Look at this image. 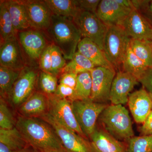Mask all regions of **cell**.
Returning a JSON list of instances; mask_svg holds the SVG:
<instances>
[{"mask_svg":"<svg viewBox=\"0 0 152 152\" xmlns=\"http://www.w3.org/2000/svg\"><path fill=\"white\" fill-rule=\"evenodd\" d=\"M16 127L29 145L41 152H68L51 126L40 118H18Z\"/></svg>","mask_w":152,"mask_h":152,"instance_id":"obj_1","label":"cell"},{"mask_svg":"<svg viewBox=\"0 0 152 152\" xmlns=\"http://www.w3.org/2000/svg\"><path fill=\"white\" fill-rule=\"evenodd\" d=\"M48 30L49 35L66 60H72L81 40L80 30L71 18L53 15Z\"/></svg>","mask_w":152,"mask_h":152,"instance_id":"obj_2","label":"cell"},{"mask_svg":"<svg viewBox=\"0 0 152 152\" xmlns=\"http://www.w3.org/2000/svg\"><path fill=\"white\" fill-rule=\"evenodd\" d=\"M98 120L104 130L118 140L127 141L134 137L129 111L123 105H108Z\"/></svg>","mask_w":152,"mask_h":152,"instance_id":"obj_3","label":"cell"},{"mask_svg":"<svg viewBox=\"0 0 152 152\" xmlns=\"http://www.w3.org/2000/svg\"><path fill=\"white\" fill-rule=\"evenodd\" d=\"M131 39L121 26H108L104 40L103 51L107 59L115 69L122 64L130 46Z\"/></svg>","mask_w":152,"mask_h":152,"instance_id":"obj_4","label":"cell"},{"mask_svg":"<svg viewBox=\"0 0 152 152\" xmlns=\"http://www.w3.org/2000/svg\"><path fill=\"white\" fill-rule=\"evenodd\" d=\"M74 113L80 127L87 137L96 129L97 121L108 105L93 102L90 99L72 102Z\"/></svg>","mask_w":152,"mask_h":152,"instance_id":"obj_5","label":"cell"},{"mask_svg":"<svg viewBox=\"0 0 152 152\" xmlns=\"http://www.w3.org/2000/svg\"><path fill=\"white\" fill-rule=\"evenodd\" d=\"M39 118L53 128L68 152H99L91 142L65 126L58 121L48 112Z\"/></svg>","mask_w":152,"mask_h":152,"instance_id":"obj_6","label":"cell"},{"mask_svg":"<svg viewBox=\"0 0 152 152\" xmlns=\"http://www.w3.org/2000/svg\"><path fill=\"white\" fill-rule=\"evenodd\" d=\"M133 9L132 0H101L96 15L107 26H120Z\"/></svg>","mask_w":152,"mask_h":152,"instance_id":"obj_7","label":"cell"},{"mask_svg":"<svg viewBox=\"0 0 152 152\" xmlns=\"http://www.w3.org/2000/svg\"><path fill=\"white\" fill-rule=\"evenodd\" d=\"M83 38L90 39L103 50L104 42L108 26L95 14L81 11L73 19Z\"/></svg>","mask_w":152,"mask_h":152,"instance_id":"obj_8","label":"cell"},{"mask_svg":"<svg viewBox=\"0 0 152 152\" xmlns=\"http://www.w3.org/2000/svg\"><path fill=\"white\" fill-rule=\"evenodd\" d=\"M47 96L48 100L49 113L65 126L86 138L76 119L72 101L55 94Z\"/></svg>","mask_w":152,"mask_h":152,"instance_id":"obj_9","label":"cell"},{"mask_svg":"<svg viewBox=\"0 0 152 152\" xmlns=\"http://www.w3.org/2000/svg\"><path fill=\"white\" fill-rule=\"evenodd\" d=\"M92 87L90 99L93 102L107 104L110 95L115 70L103 67H96L90 72Z\"/></svg>","mask_w":152,"mask_h":152,"instance_id":"obj_10","label":"cell"},{"mask_svg":"<svg viewBox=\"0 0 152 152\" xmlns=\"http://www.w3.org/2000/svg\"><path fill=\"white\" fill-rule=\"evenodd\" d=\"M38 76L32 68L26 67L22 70L8 96L14 107H20L32 94Z\"/></svg>","mask_w":152,"mask_h":152,"instance_id":"obj_11","label":"cell"},{"mask_svg":"<svg viewBox=\"0 0 152 152\" xmlns=\"http://www.w3.org/2000/svg\"><path fill=\"white\" fill-rule=\"evenodd\" d=\"M120 26L131 39L148 41L152 38L151 24L135 9H133Z\"/></svg>","mask_w":152,"mask_h":152,"instance_id":"obj_12","label":"cell"},{"mask_svg":"<svg viewBox=\"0 0 152 152\" xmlns=\"http://www.w3.org/2000/svg\"><path fill=\"white\" fill-rule=\"evenodd\" d=\"M134 76L124 71H119L114 78L110 95L111 104L128 103L130 93L138 83Z\"/></svg>","mask_w":152,"mask_h":152,"instance_id":"obj_13","label":"cell"},{"mask_svg":"<svg viewBox=\"0 0 152 152\" xmlns=\"http://www.w3.org/2000/svg\"><path fill=\"white\" fill-rule=\"evenodd\" d=\"M31 28L48 30L53 14L44 1H22Z\"/></svg>","mask_w":152,"mask_h":152,"instance_id":"obj_14","label":"cell"},{"mask_svg":"<svg viewBox=\"0 0 152 152\" xmlns=\"http://www.w3.org/2000/svg\"><path fill=\"white\" fill-rule=\"evenodd\" d=\"M18 39L9 40L1 43V66L22 71L26 67V62Z\"/></svg>","mask_w":152,"mask_h":152,"instance_id":"obj_15","label":"cell"},{"mask_svg":"<svg viewBox=\"0 0 152 152\" xmlns=\"http://www.w3.org/2000/svg\"><path fill=\"white\" fill-rule=\"evenodd\" d=\"M18 38L22 48L31 60L39 61L47 45L45 38L38 30L19 32Z\"/></svg>","mask_w":152,"mask_h":152,"instance_id":"obj_16","label":"cell"},{"mask_svg":"<svg viewBox=\"0 0 152 152\" xmlns=\"http://www.w3.org/2000/svg\"><path fill=\"white\" fill-rule=\"evenodd\" d=\"M128 104L135 121L138 124H143L151 112L152 99L144 88L130 94Z\"/></svg>","mask_w":152,"mask_h":152,"instance_id":"obj_17","label":"cell"},{"mask_svg":"<svg viewBox=\"0 0 152 152\" xmlns=\"http://www.w3.org/2000/svg\"><path fill=\"white\" fill-rule=\"evenodd\" d=\"M48 100L47 96L39 92H34L19 107L22 116L39 118L48 112Z\"/></svg>","mask_w":152,"mask_h":152,"instance_id":"obj_18","label":"cell"},{"mask_svg":"<svg viewBox=\"0 0 152 152\" xmlns=\"http://www.w3.org/2000/svg\"><path fill=\"white\" fill-rule=\"evenodd\" d=\"M77 51L89 60L96 67L115 69L113 66L107 59L104 51L88 38H82L78 45Z\"/></svg>","mask_w":152,"mask_h":152,"instance_id":"obj_19","label":"cell"},{"mask_svg":"<svg viewBox=\"0 0 152 152\" xmlns=\"http://www.w3.org/2000/svg\"><path fill=\"white\" fill-rule=\"evenodd\" d=\"M91 142L99 152H126V145L104 130L96 129L90 137Z\"/></svg>","mask_w":152,"mask_h":152,"instance_id":"obj_20","label":"cell"},{"mask_svg":"<svg viewBox=\"0 0 152 152\" xmlns=\"http://www.w3.org/2000/svg\"><path fill=\"white\" fill-rule=\"evenodd\" d=\"M5 3L18 33L31 28L22 1H5Z\"/></svg>","mask_w":152,"mask_h":152,"instance_id":"obj_21","label":"cell"},{"mask_svg":"<svg viewBox=\"0 0 152 152\" xmlns=\"http://www.w3.org/2000/svg\"><path fill=\"white\" fill-rule=\"evenodd\" d=\"M53 15L74 19L80 12L77 1L45 0Z\"/></svg>","mask_w":152,"mask_h":152,"instance_id":"obj_22","label":"cell"},{"mask_svg":"<svg viewBox=\"0 0 152 152\" xmlns=\"http://www.w3.org/2000/svg\"><path fill=\"white\" fill-rule=\"evenodd\" d=\"M0 144L12 151H20L28 145L16 127L10 129H0Z\"/></svg>","mask_w":152,"mask_h":152,"instance_id":"obj_23","label":"cell"},{"mask_svg":"<svg viewBox=\"0 0 152 152\" xmlns=\"http://www.w3.org/2000/svg\"><path fill=\"white\" fill-rule=\"evenodd\" d=\"M0 32L1 43L18 39V32L14 27L5 1L0 2Z\"/></svg>","mask_w":152,"mask_h":152,"instance_id":"obj_24","label":"cell"},{"mask_svg":"<svg viewBox=\"0 0 152 152\" xmlns=\"http://www.w3.org/2000/svg\"><path fill=\"white\" fill-rule=\"evenodd\" d=\"M123 71L131 74L139 80L148 68L138 58L129 47L122 63Z\"/></svg>","mask_w":152,"mask_h":152,"instance_id":"obj_25","label":"cell"},{"mask_svg":"<svg viewBox=\"0 0 152 152\" xmlns=\"http://www.w3.org/2000/svg\"><path fill=\"white\" fill-rule=\"evenodd\" d=\"M96 67L89 60L77 51L72 58L63 69L61 72L72 73L79 75L82 73L90 72Z\"/></svg>","mask_w":152,"mask_h":152,"instance_id":"obj_26","label":"cell"},{"mask_svg":"<svg viewBox=\"0 0 152 152\" xmlns=\"http://www.w3.org/2000/svg\"><path fill=\"white\" fill-rule=\"evenodd\" d=\"M22 71L0 66V91L1 97L8 96Z\"/></svg>","mask_w":152,"mask_h":152,"instance_id":"obj_27","label":"cell"},{"mask_svg":"<svg viewBox=\"0 0 152 152\" xmlns=\"http://www.w3.org/2000/svg\"><path fill=\"white\" fill-rule=\"evenodd\" d=\"M130 47L148 68L152 67V49L148 41L131 39Z\"/></svg>","mask_w":152,"mask_h":152,"instance_id":"obj_28","label":"cell"},{"mask_svg":"<svg viewBox=\"0 0 152 152\" xmlns=\"http://www.w3.org/2000/svg\"><path fill=\"white\" fill-rule=\"evenodd\" d=\"M92 87V81L90 72H86L78 75L74 101L90 99Z\"/></svg>","mask_w":152,"mask_h":152,"instance_id":"obj_29","label":"cell"},{"mask_svg":"<svg viewBox=\"0 0 152 152\" xmlns=\"http://www.w3.org/2000/svg\"><path fill=\"white\" fill-rule=\"evenodd\" d=\"M126 141V152H152V135L134 136Z\"/></svg>","mask_w":152,"mask_h":152,"instance_id":"obj_30","label":"cell"},{"mask_svg":"<svg viewBox=\"0 0 152 152\" xmlns=\"http://www.w3.org/2000/svg\"><path fill=\"white\" fill-rule=\"evenodd\" d=\"M38 82L42 91L47 96L55 94L58 85L56 76L41 71Z\"/></svg>","mask_w":152,"mask_h":152,"instance_id":"obj_31","label":"cell"},{"mask_svg":"<svg viewBox=\"0 0 152 152\" xmlns=\"http://www.w3.org/2000/svg\"><path fill=\"white\" fill-rule=\"evenodd\" d=\"M16 122L7 105L1 97L0 101V129H10L16 127Z\"/></svg>","mask_w":152,"mask_h":152,"instance_id":"obj_32","label":"cell"},{"mask_svg":"<svg viewBox=\"0 0 152 152\" xmlns=\"http://www.w3.org/2000/svg\"><path fill=\"white\" fill-rule=\"evenodd\" d=\"M52 74L56 76L65 66L66 59L60 49L51 44Z\"/></svg>","mask_w":152,"mask_h":152,"instance_id":"obj_33","label":"cell"},{"mask_svg":"<svg viewBox=\"0 0 152 152\" xmlns=\"http://www.w3.org/2000/svg\"><path fill=\"white\" fill-rule=\"evenodd\" d=\"M41 71L52 74L51 44L44 50L39 60Z\"/></svg>","mask_w":152,"mask_h":152,"instance_id":"obj_34","label":"cell"},{"mask_svg":"<svg viewBox=\"0 0 152 152\" xmlns=\"http://www.w3.org/2000/svg\"><path fill=\"white\" fill-rule=\"evenodd\" d=\"M101 0H78L79 8L81 11L88 12L96 15Z\"/></svg>","mask_w":152,"mask_h":152,"instance_id":"obj_35","label":"cell"},{"mask_svg":"<svg viewBox=\"0 0 152 152\" xmlns=\"http://www.w3.org/2000/svg\"><path fill=\"white\" fill-rule=\"evenodd\" d=\"M55 95L60 98L68 99L72 102L74 100L75 96V89L65 85L60 84Z\"/></svg>","mask_w":152,"mask_h":152,"instance_id":"obj_36","label":"cell"},{"mask_svg":"<svg viewBox=\"0 0 152 152\" xmlns=\"http://www.w3.org/2000/svg\"><path fill=\"white\" fill-rule=\"evenodd\" d=\"M149 94L152 96V67L149 68L138 80Z\"/></svg>","mask_w":152,"mask_h":152,"instance_id":"obj_37","label":"cell"},{"mask_svg":"<svg viewBox=\"0 0 152 152\" xmlns=\"http://www.w3.org/2000/svg\"><path fill=\"white\" fill-rule=\"evenodd\" d=\"M77 75L72 73H64L60 78V84L65 85L75 89Z\"/></svg>","mask_w":152,"mask_h":152,"instance_id":"obj_38","label":"cell"},{"mask_svg":"<svg viewBox=\"0 0 152 152\" xmlns=\"http://www.w3.org/2000/svg\"><path fill=\"white\" fill-rule=\"evenodd\" d=\"M140 136L152 135V111L139 129Z\"/></svg>","mask_w":152,"mask_h":152,"instance_id":"obj_39","label":"cell"},{"mask_svg":"<svg viewBox=\"0 0 152 152\" xmlns=\"http://www.w3.org/2000/svg\"><path fill=\"white\" fill-rule=\"evenodd\" d=\"M141 13L145 17L152 26V1H149L146 7Z\"/></svg>","mask_w":152,"mask_h":152,"instance_id":"obj_40","label":"cell"},{"mask_svg":"<svg viewBox=\"0 0 152 152\" xmlns=\"http://www.w3.org/2000/svg\"><path fill=\"white\" fill-rule=\"evenodd\" d=\"M12 152H42L41 151H39L37 149L35 148L34 147L31 146L30 145H28V146L24 148L23 149L20 150V151H12Z\"/></svg>","mask_w":152,"mask_h":152,"instance_id":"obj_41","label":"cell"},{"mask_svg":"<svg viewBox=\"0 0 152 152\" xmlns=\"http://www.w3.org/2000/svg\"><path fill=\"white\" fill-rule=\"evenodd\" d=\"M148 41L150 45H151V47L152 49V38H151V40Z\"/></svg>","mask_w":152,"mask_h":152,"instance_id":"obj_42","label":"cell"},{"mask_svg":"<svg viewBox=\"0 0 152 152\" xmlns=\"http://www.w3.org/2000/svg\"><path fill=\"white\" fill-rule=\"evenodd\" d=\"M55 152V151H46V152Z\"/></svg>","mask_w":152,"mask_h":152,"instance_id":"obj_43","label":"cell"},{"mask_svg":"<svg viewBox=\"0 0 152 152\" xmlns=\"http://www.w3.org/2000/svg\"><path fill=\"white\" fill-rule=\"evenodd\" d=\"M150 96H151V95H150ZM151 96V99H152V96Z\"/></svg>","mask_w":152,"mask_h":152,"instance_id":"obj_44","label":"cell"},{"mask_svg":"<svg viewBox=\"0 0 152 152\" xmlns=\"http://www.w3.org/2000/svg\"><path fill=\"white\" fill-rule=\"evenodd\" d=\"M151 111H152V109H151Z\"/></svg>","mask_w":152,"mask_h":152,"instance_id":"obj_45","label":"cell"}]
</instances>
